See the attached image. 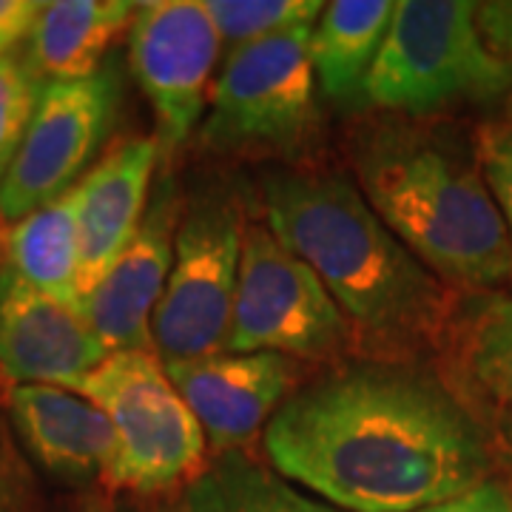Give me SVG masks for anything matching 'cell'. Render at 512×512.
<instances>
[{"label":"cell","mask_w":512,"mask_h":512,"mask_svg":"<svg viewBox=\"0 0 512 512\" xmlns=\"http://www.w3.org/2000/svg\"><path fill=\"white\" fill-rule=\"evenodd\" d=\"M279 476L342 512H421L493 478L490 444L436 376L342 370L299 390L265 430Z\"/></svg>","instance_id":"6da1fadb"},{"label":"cell","mask_w":512,"mask_h":512,"mask_svg":"<svg viewBox=\"0 0 512 512\" xmlns=\"http://www.w3.org/2000/svg\"><path fill=\"white\" fill-rule=\"evenodd\" d=\"M117 103L120 83L111 69H100L86 80L46 83L18 154L0 180V220L15 225L69 194L109 137Z\"/></svg>","instance_id":"9c48e42d"},{"label":"cell","mask_w":512,"mask_h":512,"mask_svg":"<svg viewBox=\"0 0 512 512\" xmlns=\"http://www.w3.org/2000/svg\"><path fill=\"white\" fill-rule=\"evenodd\" d=\"M433 356L436 379L495 461H512V293H458Z\"/></svg>","instance_id":"8fae6325"},{"label":"cell","mask_w":512,"mask_h":512,"mask_svg":"<svg viewBox=\"0 0 512 512\" xmlns=\"http://www.w3.org/2000/svg\"><path fill=\"white\" fill-rule=\"evenodd\" d=\"M222 37L205 3H137L131 23V69L154 109L160 140L183 146L202 117V100Z\"/></svg>","instance_id":"30bf717a"},{"label":"cell","mask_w":512,"mask_h":512,"mask_svg":"<svg viewBox=\"0 0 512 512\" xmlns=\"http://www.w3.org/2000/svg\"><path fill=\"white\" fill-rule=\"evenodd\" d=\"M109 356L83 311L0 268V370L18 384L69 387Z\"/></svg>","instance_id":"7c38bea8"},{"label":"cell","mask_w":512,"mask_h":512,"mask_svg":"<svg viewBox=\"0 0 512 512\" xmlns=\"http://www.w3.org/2000/svg\"><path fill=\"white\" fill-rule=\"evenodd\" d=\"M0 268H3V254H0Z\"/></svg>","instance_id":"f1b7e54d"},{"label":"cell","mask_w":512,"mask_h":512,"mask_svg":"<svg viewBox=\"0 0 512 512\" xmlns=\"http://www.w3.org/2000/svg\"><path fill=\"white\" fill-rule=\"evenodd\" d=\"M476 160L504 217L512 248V120L487 123L476 134ZM512 285V276H510Z\"/></svg>","instance_id":"7402d4cb"},{"label":"cell","mask_w":512,"mask_h":512,"mask_svg":"<svg viewBox=\"0 0 512 512\" xmlns=\"http://www.w3.org/2000/svg\"><path fill=\"white\" fill-rule=\"evenodd\" d=\"M40 9L43 3L35 0H0V57H6L23 37L32 35Z\"/></svg>","instance_id":"484cf974"},{"label":"cell","mask_w":512,"mask_h":512,"mask_svg":"<svg viewBox=\"0 0 512 512\" xmlns=\"http://www.w3.org/2000/svg\"><path fill=\"white\" fill-rule=\"evenodd\" d=\"M37 97H40V94L0 103V180L6 177L9 165L15 160V154H18L20 140H23V134H26L29 120H32Z\"/></svg>","instance_id":"603a6c76"},{"label":"cell","mask_w":512,"mask_h":512,"mask_svg":"<svg viewBox=\"0 0 512 512\" xmlns=\"http://www.w3.org/2000/svg\"><path fill=\"white\" fill-rule=\"evenodd\" d=\"M185 512H342L291 484L239 450L200 470L188 484Z\"/></svg>","instance_id":"ffe728a7"},{"label":"cell","mask_w":512,"mask_h":512,"mask_svg":"<svg viewBox=\"0 0 512 512\" xmlns=\"http://www.w3.org/2000/svg\"><path fill=\"white\" fill-rule=\"evenodd\" d=\"M311 35L313 26H299L234 49L211 89L202 143L285 154L308 146L319 123Z\"/></svg>","instance_id":"8992f818"},{"label":"cell","mask_w":512,"mask_h":512,"mask_svg":"<svg viewBox=\"0 0 512 512\" xmlns=\"http://www.w3.org/2000/svg\"><path fill=\"white\" fill-rule=\"evenodd\" d=\"M12 453H9V441L0 427V512H12L15 504V470H12Z\"/></svg>","instance_id":"83f0119b"},{"label":"cell","mask_w":512,"mask_h":512,"mask_svg":"<svg viewBox=\"0 0 512 512\" xmlns=\"http://www.w3.org/2000/svg\"><path fill=\"white\" fill-rule=\"evenodd\" d=\"M478 23L481 32L490 40L498 55L507 60L512 69V0H495V3H478ZM512 103V89H510Z\"/></svg>","instance_id":"d4e9b609"},{"label":"cell","mask_w":512,"mask_h":512,"mask_svg":"<svg viewBox=\"0 0 512 512\" xmlns=\"http://www.w3.org/2000/svg\"><path fill=\"white\" fill-rule=\"evenodd\" d=\"M66 390L97 404L114 427L111 487L157 493L200 473L205 433L151 350L109 353Z\"/></svg>","instance_id":"5b68a950"},{"label":"cell","mask_w":512,"mask_h":512,"mask_svg":"<svg viewBox=\"0 0 512 512\" xmlns=\"http://www.w3.org/2000/svg\"><path fill=\"white\" fill-rule=\"evenodd\" d=\"M160 143L151 137L126 140L106 154L74 185L80 225V291L83 296L103 279L114 259L126 251L140 222ZM83 305V302H80Z\"/></svg>","instance_id":"9a60e30c"},{"label":"cell","mask_w":512,"mask_h":512,"mask_svg":"<svg viewBox=\"0 0 512 512\" xmlns=\"http://www.w3.org/2000/svg\"><path fill=\"white\" fill-rule=\"evenodd\" d=\"M512 89V69L495 52L470 0H402L367 74L379 109L427 114L456 100H493Z\"/></svg>","instance_id":"277c9868"},{"label":"cell","mask_w":512,"mask_h":512,"mask_svg":"<svg viewBox=\"0 0 512 512\" xmlns=\"http://www.w3.org/2000/svg\"><path fill=\"white\" fill-rule=\"evenodd\" d=\"M396 3L390 0H336L322 12L311 35L313 72L322 92L348 100L365 92L367 74L382 52Z\"/></svg>","instance_id":"d6986e66"},{"label":"cell","mask_w":512,"mask_h":512,"mask_svg":"<svg viewBox=\"0 0 512 512\" xmlns=\"http://www.w3.org/2000/svg\"><path fill=\"white\" fill-rule=\"evenodd\" d=\"M362 197L402 245L456 293L510 285L512 248L478 160L404 128L359 148Z\"/></svg>","instance_id":"3957f363"},{"label":"cell","mask_w":512,"mask_h":512,"mask_svg":"<svg viewBox=\"0 0 512 512\" xmlns=\"http://www.w3.org/2000/svg\"><path fill=\"white\" fill-rule=\"evenodd\" d=\"M43 89L37 74L29 69V63H20L15 57H0V103L35 97Z\"/></svg>","instance_id":"4316f807"},{"label":"cell","mask_w":512,"mask_h":512,"mask_svg":"<svg viewBox=\"0 0 512 512\" xmlns=\"http://www.w3.org/2000/svg\"><path fill=\"white\" fill-rule=\"evenodd\" d=\"M350 339L348 316L311 265L271 228L248 225L225 350L333 359L350 348Z\"/></svg>","instance_id":"52a82bcc"},{"label":"cell","mask_w":512,"mask_h":512,"mask_svg":"<svg viewBox=\"0 0 512 512\" xmlns=\"http://www.w3.org/2000/svg\"><path fill=\"white\" fill-rule=\"evenodd\" d=\"M128 0H57L43 3L29 35V69L49 83L86 80L100 72V57L134 18Z\"/></svg>","instance_id":"e0dca14e"},{"label":"cell","mask_w":512,"mask_h":512,"mask_svg":"<svg viewBox=\"0 0 512 512\" xmlns=\"http://www.w3.org/2000/svg\"><path fill=\"white\" fill-rule=\"evenodd\" d=\"M222 40L248 46L262 37L282 35L322 18L319 0H211L205 3Z\"/></svg>","instance_id":"44dd1931"},{"label":"cell","mask_w":512,"mask_h":512,"mask_svg":"<svg viewBox=\"0 0 512 512\" xmlns=\"http://www.w3.org/2000/svg\"><path fill=\"white\" fill-rule=\"evenodd\" d=\"M242 225L228 200L188 211L174 239V265L151 316V345L163 365L222 353L237 299Z\"/></svg>","instance_id":"ba28073f"},{"label":"cell","mask_w":512,"mask_h":512,"mask_svg":"<svg viewBox=\"0 0 512 512\" xmlns=\"http://www.w3.org/2000/svg\"><path fill=\"white\" fill-rule=\"evenodd\" d=\"M3 265L40 293L77 308L80 291V225L77 191L43 205L9 228L0 245Z\"/></svg>","instance_id":"ac0fdd59"},{"label":"cell","mask_w":512,"mask_h":512,"mask_svg":"<svg viewBox=\"0 0 512 512\" xmlns=\"http://www.w3.org/2000/svg\"><path fill=\"white\" fill-rule=\"evenodd\" d=\"M177 194L165 185L146 211L126 251L114 259L103 279L83 296L80 311L109 353L154 350L151 316L174 265Z\"/></svg>","instance_id":"5bb4252c"},{"label":"cell","mask_w":512,"mask_h":512,"mask_svg":"<svg viewBox=\"0 0 512 512\" xmlns=\"http://www.w3.org/2000/svg\"><path fill=\"white\" fill-rule=\"evenodd\" d=\"M205 441L228 453L251 441L262 424L274 419L293 379V362L279 353H231L222 350L194 362L165 365Z\"/></svg>","instance_id":"4fadbf2b"},{"label":"cell","mask_w":512,"mask_h":512,"mask_svg":"<svg viewBox=\"0 0 512 512\" xmlns=\"http://www.w3.org/2000/svg\"><path fill=\"white\" fill-rule=\"evenodd\" d=\"M268 228L322 279L350 328L387 356L436 350L458 293L430 274L345 177L285 171L262 188Z\"/></svg>","instance_id":"7a4b0ae2"},{"label":"cell","mask_w":512,"mask_h":512,"mask_svg":"<svg viewBox=\"0 0 512 512\" xmlns=\"http://www.w3.org/2000/svg\"><path fill=\"white\" fill-rule=\"evenodd\" d=\"M421 512H512V493L507 484H501L498 478H490L470 493Z\"/></svg>","instance_id":"cb8c5ba5"},{"label":"cell","mask_w":512,"mask_h":512,"mask_svg":"<svg viewBox=\"0 0 512 512\" xmlns=\"http://www.w3.org/2000/svg\"><path fill=\"white\" fill-rule=\"evenodd\" d=\"M9 410L23 444L52 476L66 481L109 478L117 436L97 404L66 387L15 384Z\"/></svg>","instance_id":"2e32d148"}]
</instances>
